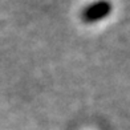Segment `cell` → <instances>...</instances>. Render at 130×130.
Wrapping results in <instances>:
<instances>
[{
    "label": "cell",
    "instance_id": "1",
    "mask_svg": "<svg viewBox=\"0 0 130 130\" xmlns=\"http://www.w3.org/2000/svg\"><path fill=\"white\" fill-rule=\"evenodd\" d=\"M111 12V4L108 0H98L92 4H89L84 11L81 12V19L86 24L101 21L105 17H108Z\"/></svg>",
    "mask_w": 130,
    "mask_h": 130
}]
</instances>
